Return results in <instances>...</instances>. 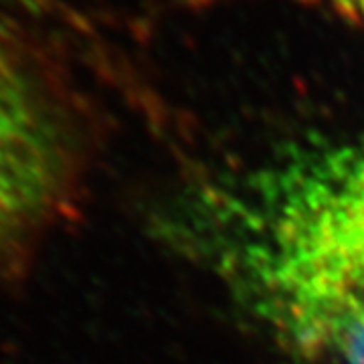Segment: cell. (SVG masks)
<instances>
[{
  "label": "cell",
  "mask_w": 364,
  "mask_h": 364,
  "mask_svg": "<svg viewBox=\"0 0 364 364\" xmlns=\"http://www.w3.org/2000/svg\"><path fill=\"white\" fill-rule=\"evenodd\" d=\"M162 237L296 364H364V136L208 172Z\"/></svg>",
  "instance_id": "1"
},
{
  "label": "cell",
  "mask_w": 364,
  "mask_h": 364,
  "mask_svg": "<svg viewBox=\"0 0 364 364\" xmlns=\"http://www.w3.org/2000/svg\"><path fill=\"white\" fill-rule=\"evenodd\" d=\"M71 150L39 83L0 43V237L41 219L63 195Z\"/></svg>",
  "instance_id": "2"
},
{
  "label": "cell",
  "mask_w": 364,
  "mask_h": 364,
  "mask_svg": "<svg viewBox=\"0 0 364 364\" xmlns=\"http://www.w3.org/2000/svg\"><path fill=\"white\" fill-rule=\"evenodd\" d=\"M296 4H304L318 13L334 16L342 25L350 26L364 39V0H289Z\"/></svg>",
  "instance_id": "3"
}]
</instances>
